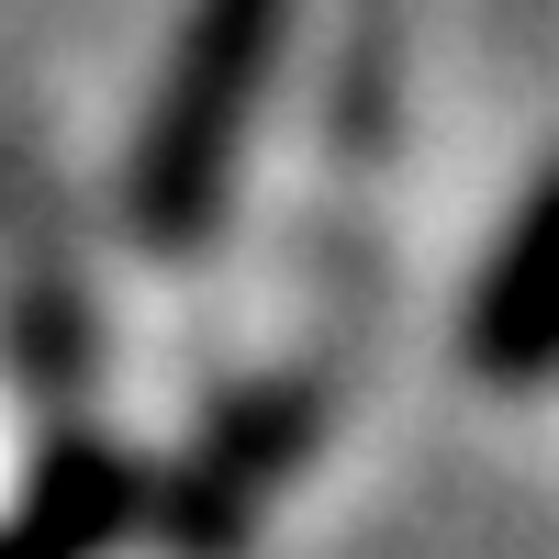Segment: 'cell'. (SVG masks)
<instances>
[{
	"label": "cell",
	"mask_w": 559,
	"mask_h": 559,
	"mask_svg": "<svg viewBox=\"0 0 559 559\" xmlns=\"http://www.w3.org/2000/svg\"><path fill=\"white\" fill-rule=\"evenodd\" d=\"M146 503H157V481L112 437H57L23 471L12 515H0V559H112L146 526Z\"/></svg>",
	"instance_id": "277c9868"
},
{
	"label": "cell",
	"mask_w": 559,
	"mask_h": 559,
	"mask_svg": "<svg viewBox=\"0 0 559 559\" xmlns=\"http://www.w3.org/2000/svg\"><path fill=\"white\" fill-rule=\"evenodd\" d=\"M324 437V392L313 381H280V392H247L224 426L191 448V471L168 481V503H146V526H168L191 559H224V548H247L258 526V503L280 492V471Z\"/></svg>",
	"instance_id": "7a4b0ae2"
},
{
	"label": "cell",
	"mask_w": 559,
	"mask_h": 559,
	"mask_svg": "<svg viewBox=\"0 0 559 559\" xmlns=\"http://www.w3.org/2000/svg\"><path fill=\"white\" fill-rule=\"evenodd\" d=\"M292 12L302 0H191L179 12L168 68L123 146V224L146 258H202L224 236L258 112L280 90V57H292Z\"/></svg>",
	"instance_id": "6da1fadb"
},
{
	"label": "cell",
	"mask_w": 559,
	"mask_h": 559,
	"mask_svg": "<svg viewBox=\"0 0 559 559\" xmlns=\"http://www.w3.org/2000/svg\"><path fill=\"white\" fill-rule=\"evenodd\" d=\"M459 369L492 392H548L559 381V168H537V191L492 236L471 302H459Z\"/></svg>",
	"instance_id": "3957f363"
}]
</instances>
